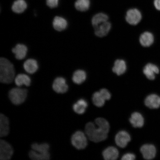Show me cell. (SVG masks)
I'll return each instance as SVG.
<instances>
[{"label": "cell", "instance_id": "cell-10", "mask_svg": "<svg viewBox=\"0 0 160 160\" xmlns=\"http://www.w3.org/2000/svg\"><path fill=\"white\" fill-rule=\"evenodd\" d=\"M140 151L145 159L151 160L155 157L157 150L155 146L150 144L143 145L141 148Z\"/></svg>", "mask_w": 160, "mask_h": 160}, {"label": "cell", "instance_id": "cell-19", "mask_svg": "<svg viewBox=\"0 0 160 160\" xmlns=\"http://www.w3.org/2000/svg\"><path fill=\"white\" fill-rule=\"evenodd\" d=\"M24 69L28 73L33 74L36 72L38 69L37 62L34 59H28L23 64Z\"/></svg>", "mask_w": 160, "mask_h": 160}, {"label": "cell", "instance_id": "cell-20", "mask_svg": "<svg viewBox=\"0 0 160 160\" xmlns=\"http://www.w3.org/2000/svg\"><path fill=\"white\" fill-rule=\"evenodd\" d=\"M53 25L54 28L57 31H61L67 28L68 22L64 18L57 16L53 19Z\"/></svg>", "mask_w": 160, "mask_h": 160}, {"label": "cell", "instance_id": "cell-22", "mask_svg": "<svg viewBox=\"0 0 160 160\" xmlns=\"http://www.w3.org/2000/svg\"><path fill=\"white\" fill-rule=\"evenodd\" d=\"M27 5L25 0H17L12 6V10L17 13H21L27 8Z\"/></svg>", "mask_w": 160, "mask_h": 160}, {"label": "cell", "instance_id": "cell-1", "mask_svg": "<svg viewBox=\"0 0 160 160\" xmlns=\"http://www.w3.org/2000/svg\"><path fill=\"white\" fill-rule=\"evenodd\" d=\"M95 124L90 122L85 127V133L88 138L95 142L103 141L107 138L109 129V124L103 118H98Z\"/></svg>", "mask_w": 160, "mask_h": 160}, {"label": "cell", "instance_id": "cell-26", "mask_svg": "<svg viewBox=\"0 0 160 160\" xmlns=\"http://www.w3.org/2000/svg\"><path fill=\"white\" fill-rule=\"evenodd\" d=\"M108 17L105 14L99 13L94 16L92 19V22L95 28L105 22L108 21Z\"/></svg>", "mask_w": 160, "mask_h": 160}, {"label": "cell", "instance_id": "cell-12", "mask_svg": "<svg viewBox=\"0 0 160 160\" xmlns=\"http://www.w3.org/2000/svg\"><path fill=\"white\" fill-rule=\"evenodd\" d=\"M111 28V23L109 22H105L95 27V35L100 37H105L109 32Z\"/></svg>", "mask_w": 160, "mask_h": 160}, {"label": "cell", "instance_id": "cell-29", "mask_svg": "<svg viewBox=\"0 0 160 160\" xmlns=\"http://www.w3.org/2000/svg\"><path fill=\"white\" fill-rule=\"evenodd\" d=\"M29 155L30 158L33 160H49L50 158V154L47 155L41 154L33 150L29 152Z\"/></svg>", "mask_w": 160, "mask_h": 160}, {"label": "cell", "instance_id": "cell-21", "mask_svg": "<svg viewBox=\"0 0 160 160\" xmlns=\"http://www.w3.org/2000/svg\"><path fill=\"white\" fill-rule=\"evenodd\" d=\"M88 106V104L85 100L82 99L74 104L73 109L75 113L81 115L84 113Z\"/></svg>", "mask_w": 160, "mask_h": 160}, {"label": "cell", "instance_id": "cell-30", "mask_svg": "<svg viewBox=\"0 0 160 160\" xmlns=\"http://www.w3.org/2000/svg\"><path fill=\"white\" fill-rule=\"evenodd\" d=\"M99 92L106 100H109L111 99V95L110 92L107 89H102L100 90Z\"/></svg>", "mask_w": 160, "mask_h": 160}, {"label": "cell", "instance_id": "cell-6", "mask_svg": "<svg viewBox=\"0 0 160 160\" xmlns=\"http://www.w3.org/2000/svg\"><path fill=\"white\" fill-rule=\"evenodd\" d=\"M142 18V14L139 10L137 9H131L129 10L126 14V21L130 25H137L141 21Z\"/></svg>", "mask_w": 160, "mask_h": 160}, {"label": "cell", "instance_id": "cell-27", "mask_svg": "<svg viewBox=\"0 0 160 160\" xmlns=\"http://www.w3.org/2000/svg\"><path fill=\"white\" fill-rule=\"evenodd\" d=\"M90 5L89 0H77L75 3V7L78 11L84 12L89 9Z\"/></svg>", "mask_w": 160, "mask_h": 160}, {"label": "cell", "instance_id": "cell-7", "mask_svg": "<svg viewBox=\"0 0 160 160\" xmlns=\"http://www.w3.org/2000/svg\"><path fill=\"white\" fill-rule=\"evenodd\" d=\"M131 137L129 134L125 131L119 132L115 136V141L117 145L120 148H124L131 141Z\"/></svg>", "mask_w": 160, "mask_h": 160}, {"label": "cell", "instance_id": "cell-8", "mask_svg": "<svg viewBox=\"0 0 160 160\" xmlns=\"http://www.w3.org/2000/svg\"><path fill=\"white\" fill-rule=\"evenodd\" d=\"M53 89L56 92L59 93H65L68 89V86L65 79L62 77H58L54 81Z\"/></svg>", "mask_w": 160, "mask_h": 160}, {"label": "cell", "instance_id": "cell-4", "mask_svg": "<svg viewBox=\"0 0 160 160\" xmlns=\"http://www.w3.org/2000/svg\"><path fill=\"white\" fill-rule=\"evenodd\" d=\"M71 140L72 145L78 149H85L88 144L87 138L81 131H78L74 133Z\"/></svg>", "mask_w": 160, "mask_h": 160}, {"label": "cell", "instance_id": "cell-16", "mask_svg": "<svg viewBox=\"0 0 160 160\" xmlns=\"http://www.w3.org/2000/svg\"><path fill=\"white\" fill-rule=\"evenodd\" d=\"M12 51L15 55L16 58L22 60L27 55L28 48L24 45L18 44L12 49Z\"/></svg>", "mask_w": 160, "mask_h": 160}, {"label": "cell", "instance_id": "cell-2", "mask_svg": "<svg viewBox=\"0 0 160 160\" xmlns=\"http://www.w3.org/2000/svg\"><path fill=\"white\" fill-rule=\"evenodd\" d=\"M15 70L13 65L9 60L4 58L0 59V81L9 84L15 79Z\"/></svg>", "mask_w": 160, "mask_h": 160}, {"label": "cell", "instance_id": "cell-17", "mask_svg": "<svg viewBox=\"0 0 160 160\" xmlns=\"http://www.w3.org/2000/svg\"><path fill=\"white\" fill-rule=\"evenodd\" d=\"M102 155L104 159L105 160H116L118 157L119 152L115 147H110L104 150Z\"/></svg>", "mask_w": 160, "mask_h": 160}, {"label": "cell", "instance_id": "cell-3", "mask_svg": "<svg viewBox=\"0 0 160 160\" xmlns=\"http://www.w3.org/2000/svg\"><path fill=\"white\" fill-rule=\"evenodd\" d=\"M28 91L25 89L14 88L9 92V97L13 104L19 105L25 102L27 96Z\"/></svg>", "mask_w": 160, "mask_h": 160}, {"label": "cell", "instance_id": "cell-11", "mask_svg": "<svg viewBox=\"0 0 160 160\" xmlns=\"http://www.w3.org/2000/svg\"><path fill=\"white\" fill-rule=\"evenodd\" d=\"M145 105L150 109H157L160 107V97L156 94H151L146 98Z\"/></svg>", "mask_w": 160, "mask_h": 160}, {"label": "cell", "instance_id": "cell-15", "mask_svg": "<svg viewBox=\"0 0 160 160\" xmlns=\"http://www.w3.org/2000/svg\"><path fill=\"white\" fill-rule=\"evenodd\" d=\"M130 123L135 128H141L144 124V119L141 113L135 112L132 114L129 119Z\"/></svg>", "mask_w": 160, "mask_h": 160}, {"label": "cell", "instance_id": "cell-24", "mask_svg": "<svg viewBox=\"0 0 160 160\" xmlns=\"http://www.w3.org/2000/svg\"><path fill=\"white\" fill-rule=\"evenodd\" d=\"M15 83L18 87L25 85L28 87L31 83V79L29 76L24 74H19L16 77L15 79Z\"/></svg>", "mask_w": 160, "mask_h": 160}, {"label": "cell", "instance_id": "cell-14", "mask_svg": "<svg viewBox=\"0 0 160 160\" xmlns=\"http://www.w3.org/2000/svg\"><path fill=\"white\" fill-rule=\"evenodd\" d=\"M140 43L145 47H148L153 44L154 42V37L153 34L149 32H145L140 36Z\"/></svg>", "mask_w": 160, "mask_h": 160}, {"label": "cell", "instance_id": "cell-5", "mask_svg": "<svg viewBox=\"0 0 160 160\" xmlns=\"http://www.w3.org/2000/svg\"><path fill=\"white\" fill-rule=\"evenodd\" d=\"M13 152L11 145L7 141L1 140L0 141V159L8 160L11 159Z\"/></svg>", "mask_w": 160, "mask_h": 160}, {"label": "cell", "instance_id": "cell-33", "mask_svg": "<svg viewBox=\"0 0 160 160\" xmlns=\"http://www.w3.org/2000/svg\"><path fill=\"white\" fill-rule=\"evenodd\" d=\"M154 5L156 9L160 11V0H154Z\"/></svg>", "mask_w": 160, "mask_h": 160}, {"label": "cell", "instance_id": "cell-23", "mask_svg": "<svg viewBox=\"0 0 160 160\" xmlns=\"http://www.w3.org/2000/svg\"><path fill=\"white\" fill-rule=\"evenodd\" d=\"M32 149L37 153L43 155H47L50 154L49 152V145L47 143L38 144L33 143L32 145Z\"/></svg>", "mask_w": 160, "mask_h": 160}, {"label": "cell", "instance_id": "cell-13", "mask_svg": "<svg viewBox=\"0 0 160 160\" xmlns=\"http://www.w3.org/2000/svg\"><path fill=\"white\" fill-rule=\"evenodd\" d=\"M9 132V122L5 115H0V136L4 137L8 134Z\"/></svg>", "mask_w": 160, "mask_h": 160}, {"label": "cell", "instance_id": "cell-18", "mask_svg": "<svg viewBox=\"0 0 160 160\" xmlns=\"http://www.w3.org/2000/svg\"><path fill=\"white\" fill-rule=\"evenodd\" d=\"M127 69L126 62L123 60L118 59L116 60L113 68V71L119 76L125 73Z\"/></svg>", "mask_w": 160, "mask_h": 160}, {"label": "cell", "instance_id": "cell-25", "mask_svg": "<svg viewBox=\"0 0 160 160\" xmlns=\"http://www.w3.org/2000/svg\"><path fill=\"white\" fill-rule=\"evenodd\" d=\"M87 78V74L85 71L78 70L74 72L72 77L73 82L77 84H81L84 82Z\"/></svg>", "mask_w": 160, "mask_h": 160}, {"label": "cell", "instance_id": "cell-31", "mask_svg": "<svg viewBox=\"0 0 160 160\" xmlns=\"http://www.w3.org/2000/svg\"><path fill=\"white\" fill-rule=\"evenodd\" d=\"M47 5L49 7L53 8L58 7L59 0H46Z\"/></svg>", "mask_w": 160, "mask_h": 160}, {"label": "cell", "instance_id": "cell-32", "mask_svg": "<svg viewBox=\"0 0 160 160\" xmlns=\"http://www.w3.org/2000/svg\"><path fill=\"white\" fill-rule=\"evenodd\" d=\"M136 158V156L133 153H127L124 155L121 159L122 160H133Z\"/></svg>", "mask_w": 160, "mask_h": 160}, {"label": "cell", "instance_id": "cell-28", "mask_svg": "<svg viewBox=\"0 0 160 160\" xmlns=\"http://www.w3.org/2000/svg\"><path fill=\"white\" fill-rule=\"evenodd\" d=\"M93 102L98 107H103L105 104L106 100L99 92H96L92 96Z\"/></svg>", "mask_w": 160, "mask_h": 160}, {"label": "cell", "instance_id": "cell-9", "mask_svg": "<svg viewBox=\"0 0 160 160\" xmlns=\"http://www.w3.org/2000/svg\"><path fill=\"white\" fill-rule=\"evenodd\" d=\"M159 68L157 66L152 63H148L145 66L143 69V73L148 79L153 80L155 78V75L159 73Z\"/></svg>", "mask_w": 160, "mask_h": 160}]
</instances>
